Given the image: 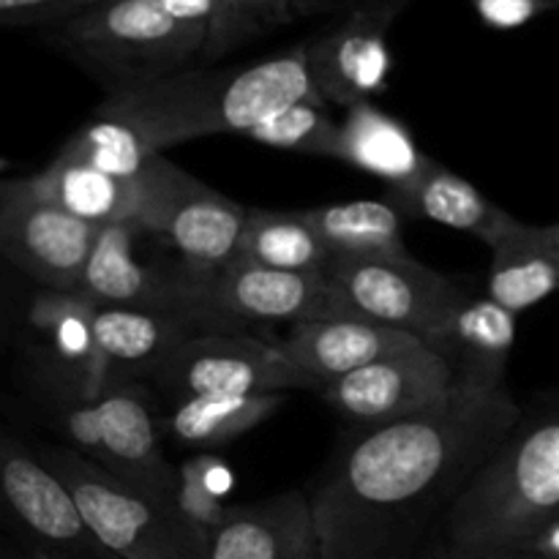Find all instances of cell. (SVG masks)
I'll return each mask as SVG.
<instances>
[{
	"label": "cell",
	"mask_w": 559,
	"mask_h": 559,
	"mask_svg": "<svg viewBox=\"0 0 559 559\" xmlns=\"http://www.w3.org/2000/svg\"><path fill=\"white\" fill-rule=\"evenodd\" d=\"M522 415L500 388L456 391L413 418L358 426L309 491L322 559H409Z\"/></svg>",
	"instance_id": "obj_1"
},
{
	"label": "cell",
	"mask_w": 559,
	"mask_h": 559,
	"mask_svg": "<svg viewBox=\"0 0 559 559\" xmlns=\"http://www.w3.org/2000/svg\"><path fill=\"white\" fill-rule=\"evenodd\" d=\"M559 516V402L524 413L442 516L456 546H522Z\"/></svg>",
	"instance_id": "obj_2"
},
{
	"label": "cell",
	"mask_w": 559,
	"mask_h": 559,
	"mask_svg": "<svg viewBox=\"0 0 559 559\" xmlns=\"http://www.w3.org/2000/svg\"><path fill=\"white\" fill-rule=\"evenodd\" d=\"M44 41L112 93L191 69L207 27L175 20L158 0H107L47 27Z\"/></svg>",
	"instance_id": "obj_3"
},
{
	"label": "cell",
	"mask_w": 559,
	"mask_h": 559,
	"mask_svg": "<svg viewBox=\"0 0 559 559\" xmlns=\"http://www.w3.org/2000/svg\"><path fill=\"white\" fill-rule=\"evenodd\" d=\"M41 462L80 502L87 524L120 559H211L207 533L175 500L145 495L71 448L44 445Z\"/></svg>",
	"instance_id": "obj_4"
},
{
	"label": "cell",
	"mask_w": 559,
	"mask_h": 559,
	"mask_svg": "<svg viewBox=\"0 0 559 559\" xmlns=\"http://www.w3.org/2000/svg\"><path fill=\"white\" fill-rule=\"evenodd\" d=\"M246 218L249 207L202 183L164 153L142 169L134 227L167 243L194 271H218L238 260Z\"/></svg>",
	"instance_id": "obj_5"
},
{
	"label": "cell",
	"mask_w": 559,
	"mask_h": 559,
	"mask_svg": "<svg viewBox=\"0 0 559 559\" xmlns=\"http://www.w3.org/2000/svg\"><path fill=\"white\" fill-rule=\"evenodd\" d=\"M186 267L191 300L211 333H257L298 325L347 306V298L317 273H287L235 260L218 271Z\"/></svg>",
	"instance_id": "obj_6"
},
{
	"label": "cell",
	"mask_w": 559,
	"mask_h": 559,
	"mask_svg": "<svg viewBox=\"0 0 559 559\" xmlns=\"http://www.w3.org/2000/svg\"><path fill=\"white\" fill-rule=\"evenodd\" d=\"M151 382L173 402L194 396L322 391V382L298 369L278 342L229 331L191 336Z\"/></svg>",
	"instance_id": "obj_7"
},
{
	"label": "cell",
	"mask_w": 559,
	"mask_h": 559,
	"mask_svg": "<svg viewBox=\"0 0 559 559\" xmlns=\"http://www.w3.org/2000/svg\"><path fill=\"white\" fill-rule=\"evenodd\" d=\"M325 276L360 314L420 342L469 298L456 278L431 271L413 254L333 257Z\"/></svg>",
	"instance_id": "obj_8"
},
{
	"label": "cell",
	"mask_w": 559,
	"mask_h": 559,
	"mask_svg": "<svg viewBox=\"0 0 559 559\" xmlns=\"http://www.w3.org/2000/svg\"><path fill=\"white\" fill-rule=\"evenodd\" d=\"M102 229L36 191L31 178L0 186V249L41 289L76 293Z\"/></svg>",
	"instance_id": "obj_9"
},
{
	"label": "cell",
	"mask_w": 559,
	"mask_h": 559,
	"mask_svg": "<svg viewBox=\"0 0 559 559\" xmlns=\"http://www.w3.org/2000/svg\"><path fill=\"white\" fill-rule=\"evenodd\" d=\"M0 486L9 511L41 555L52 559H120L98 540L69 486L14 435L0 445Z\"/></svg>",
	"instance_id": "obj_10"
},
{
	"label": "cell",
	"mask_w": 559,
	"mask_h": 559,
	"mask_svg": "<svg viewBox=\"0 0 559 559\" xmlns=\"http://www.w3.org/2000/svg\"><path fill=\"white\" fill-rule=\"evenodd\" d=\"M456 391V374L448 360L429 344H418L328 382L320 396L355 426H385L426 413Z\"/></svg>",
	"instance_id": "obj_11"
},
{
	"label": "cell",
	"mask_w": 559,
	"mask_h": 559,
	"mask_svg": "<svg viewBox=\"0 0 559 559\" xmlns=\"http://www.w3.org/2000/svg\"><path fill=\"white\" fill-rule=\"evenodd\" d=\"M38 347V369L55 404L96 402L109 388L96 342V304L80 293L38 289L27 311Z\"/></svg>",
	"instance_id": "obj_12"
},
{
	"label": "cell",
	"mask_w": 559,
	"mask_h": 559,
	"mask_svg": "<svg viewBox=\"0 0 559 559\" xmlns=\"http://www.w3.org/2000/svg\"><path fill=\"white\" fill-rule=\"evenodd\" d=\"M140 235L134 224L102 227L76 293L85 295L96 306H123V309H147L183 317L205 331L191 304L183 265L180 262L178 265L142 262L134 251V240Z\"/></svg>",
	"instance_id": "obj_13"
},
{
	"label": "cell",
	"mask_w": 559,
	"mask_h": 559,
	"mask_svg": "<svg viewBox=\"0 0 559 559\" xmlns=\"http://www.w3.org/2000/svg\"><path fill=\"white\" fill-rule=\"evenodd\" d=\"M399 11H353L306 44L311 76L328 104L355 107L388 87L393 55L388 31Z\"/></svg>",
	"instance_id": "obj_14"
},
{
	"label": "cell",
	"mask_w": 559,
	"mask_h": 559,
	"mask_svg": "<svg viewBox=\"0 0 559 559\" xmlns=\"http://www.w3.org/2000/svg\"><path fill=\"white\" fill-rule=\"evenodd\" d=\"M104 429V462L98 467L145 495L175 500L178 469L162 448V418L151 407L142 382H115L98 396Z\"/></svg>",
	"instance_id": "obj_15"
},
{
	"label": "cell",
	"mask_w": 559,
	"mask_h": 559,
	"mask_svg": "<svg viewBox=\"0 0 559 559\" xmlns=\"http://www.w3.org/2000/svg\"><path fill=\"white\" fill-rule=\"evenodd\" d=\"M278 344L298 369L328 385L377 360L407 353L424 342L413 333L382 325L347 304L328 314L298 322Z\"/></svg>",
	"instance_id": "obj_16"
},
{
	"label": "cell",
	"mask_w": 559,
	"mask_h": 559,
	"mask_svg": "<svg viewBox=\"0 0 559 559\" xmlns=\"http://www.w3.org/2000/svg\"><path fill=\"white\" fill-rule=\"evenodd\" d=\"M207 546L211 559H322L314 511L304 491L229 506Z\"/></svg>",
	"instance_id": "obj_17"
},
{
	"label": "cell",
	"mask_w": 559,
	"mask_h": 559,
	"mask_svg": "<svg viewBox=\"0 0 559 559\" xmlns=\"http://www.w3.org/2000/svg\"><path fill=\"white\" fill-rule=\"evenodd\" d=\"M519 314L489 295L467 298L424 344L448 360L459 391H500L516 344Z\"/></svg>",
	"instance_id": "obj_18"
},
{
	"label": "cell",
	"mask_w": 559,
	"mask_h": 559,
	"mask_svg": "<svg viewBox=\"0 0 559 559\" xmlns=\"http://www.w3.org/2000/svg\"><path fill=\"white\" fill-rule=\"evenodd\" d=\"M197 333L205 331L164 311L96 306V342L107 366L109 385L153 380L156 371Z\"/></svg>",
	"instance_id": "obj_19"
},
{
	"label": "cell",
	"mask_w": 559,
	"mask_h": 559,
	"mask_svg": "<svg viewBox=\"0 0 559 559\" xmlns=\"http://www.w3.org/2000/svg\"><path fill=\"white\" fill-rule=\"evenodd\" d=\"M388 200L404 213V218L469 233L486 246L500 240L519 224L516 216L497 207L489 197L480 194V189L440 162H431V167L404 189L388 191Z\"/></svg>",
	"instance_id": "obj_20"
},
{
	"label": "cell",
	"mask_w": 559,
	"mask_h": 559,
	"mask_svg": "<svg viewBox=\"0 0 559 559\" xmlns=\"http://www.w3.org/2000/svg\"><path fill=\"white\" fill-rule=\"evenodd\" d=\"M338 162L382 180L388 191L418 180L435 158L426 156L413 131L374 102L355 104L338 123Z\"/></svg>",
	"instance_id": "obj_21"
},
{
	"label": "cell",
	"mask_w": 559,
	"mask_h": 559,
	"mask_svg": "<svg viewBox=\"0 0 559 559\" xmlns=\"http://www.w3.org/2000/svg\"><path fill=\"white\" fill-rule=\"evenodd\" d=\"M27 178L36 186L38 194L98 229L109 224H134L136 218L140 178H115L63 153H58L47 167Z\"/></svg>",
	"instance_id": "obj_22"
},
{
	"label": "cell",
	"mask_w": 559,
	"mask_h": 559,
	"mask_svg": "<svg viewBox=\"0 0 559 559\" xmlns=\"http://www.w3.org/2000/svg\"><path fill=\"white\" fill-rule=\"evenodd\" d=\"M489 249L486 295L508 311L522 314L559 293V260L544 240L540 227L519 222Z\"/></svg>",
	"instance_id": "obj_23"
},
{
	"label": "cell",
	"mask_w": 559,
	"mask_h": 559,
	"mask_svg": "<svg viewBox=\"0 0 559 559\" xmlns=\"http://www.w3.org/2000/svg\"><path fill=\"white\" fill-rule=\"evenodd\" d=\"M284 404L287 393L183 399L162 415V431L180 448H218L271 420Z\"/></svg>",
	"instance_id": "obj_24"
},
{
	"label": "cell",
	"mask_w": 559,
	"mask_h": 559,
	"mask_svg": "<svg viewBox=\"0 0 559 559\" xmlns=\"http://www.w3.org/2000/svg\"><path fill=\"white\" fill-rule=\"evenodd\" d=\"M238 260L273 271L325 276L333 254L304 211L249 207Z\"/></svg>",
	"instance_id": "obj_25"
},
{
	"label": "cell",
	"mask_w": 559,
	"mask_h": 559,
	"mask_svg": "<svg viewBox=\"0 0 559 559\" xmlns=\"http://www.w3.org/2000/svg\"><path fill=\"white\" fill-rule=\"evenodd\" d=\"M333 257L409 254L404 249V213L391 200L333 202L304 211Z\"/></svg>",
	"instance_id": "obj_26"
},
{
	"label": "cell",
	"mask_w": 559,
	"mask_h": 559,
	"mask_svg": "<svg viewBox=\"0 0 559 559\" xmlns=\"http://www.w3.org/2000/svg\"><path fill=\"white\" fill-rule=\"evenodd\" d=\"M58 153L123 180L140 178L151 158L158 156L134 126L102 112H93V118L82 123Z\"/></svg>",
	"instance_id": "obj_27"
},
{
	"label": "cell",
	"mask_w": 559,
	"mask_h": 559,
	"mask_svg": "<svg viewBox=\"0 0 559 559\" xmlns=\"http://www.w3.org/2000/svg\"><path fill=\"white\" fill-rule=\"evenodd\" d=\"M249 140L304 156L336 158L338 120L328 112V102H300L249 131Z\"/></svg>",
	"instance_id": "obj_28"
},
{
	"label": "cell",
	"mask_w": 559,
	"mask_h": 559,
	"mask_svg": "<svg viewBox=\"0 0 559 559\" xmlns=\"http://www.w3.org/2000/svg\"><path fill=\"white\" fill-rule=\"evenodd\" d=\"M293 3L295 0H222L207 31L202 60L213 63L227 58L273 27L293 22Z\"/></svg>",
	"instance_id": "obj_29"
},
{
	"label": "cell",
	"mask_w": 559,
	"mask_h": 559,
	"mask_svg": "<svg viewBox=\"0 0 559 559\" xmlns=\"http://www.w3.org/2000/svg\"><path fill=\"white\" fill-rule=\"evenodd\" d=\"M229 484H233V478H229V469L222 459L207 456V453L191 456L189 462L178 467L175 506L180 508V513L189 522L205 530L207 538H211L213 530L224 522L229 511V506H224Z\"/></svg>",
	"instance_id": "obj_30"
},
{
	"label": "cell",
	"mask_w": 559,
	"mask_h": 559,
	"mask_svg": "<svg viewBox=\"0 0 559 559\" xmlns=\"http://www.w3.org/2000/svg\"><path fill=\"white\" fill-rule=\"evenodd\" d=\"M60 420V431L66 440L71 442V451L82 453L91 462H104V429H102V413H98L96 402H69L55 404Z\"/></svg>",
	"instance_id": "obj_31"
},
{
	"label": "cell",
	"mask_w": 559,
	"mask_h": 559,
	"mask_svg": "<svg viewBox=\"0 0 559 559\" xmlns=\"http://www.w3.org/2000/svg\"><path fill=\"white\" fill-rule=\"evenodd\" d=\"M469 5L491 31H516L538 16L559 11V0H469Z\"/></svg>",
	"instance_id": "obj_32"
},
{
	"label": "cell",
	"mask_w": 559,
	"mask_h": 559,
	"mask_svg": "<svg viewBox=\"0 0 559 559\" xmlns=\"http://www.w3.org/2000/svg\"><path fill=\"white\" fill-rule=\"evenodd\" d=\"M76 0H0V22L5 27H47L69 20Z\"/></svg>",
	"instance_id": "obj_33"
},
{
	"label": "cell",
	"mask_w": 559,
	"mask_h": 559,
	"mask_svg": "<svg viewBox=\"0 0 559 559\" xmlns=\"http://www.w3.org/2000/svg\"><path fill=\"white\" fill-rule=\"evenodd\" d=\"M413 0H295V20H309V16H344L353 11H399L402 14Z\"/></svg>",
	"instance_id": "obj_34"
},
{
	"label": "cell",
	"mask_w": 559,
	"mask_h": 559,
	"mask_svg": "<svg viewBox=\"0 0 559 559\" xmlns=\"http://www.w3.org/2000/svg\"><path fill=\"white\" fill-rule=\"evenodd\" d=\"M431 559H546L519 546H456L442 540Z\"/></svg>",
	"instance_id": "obj_35"
},
{
	"label": "cell",
	"mask_w": 559,
	"mask_h": 559,
	"mask_svg": "<svg viewBox=\"0 0 559 559\" xmlns=\"http://www.w3.org/2000/svg\"><path fill=\"white\" fill-rule=\"evenodd\" d=\"M158 3H162L175 20L207 27V31H211V22L213 16H216L222 0H158Z\"/></svg>",
	"instance_id": "obj_36"
},
{
	"label": "cell",
	"mask_w": 559,
	"mask_h": 559,
	"mask_svg": "<svg viewBox=\"0 0 559 559\" xmlns=\"http://www.w3.org/2000/svg\"><path fill=\"white\" fill-rule=\"evenodd\" d=\"M519 549L535 551V555L546 557V559H559V516L546 522L544 527L535 530L527 540H524Z\"/></svg>",
	"instance_id": "obj_37"
},
{
	"label": "cell",
	"mask_w": 559,
	"mask_h": 559,
	"mask_svg": "<svg viewBox=\"0 0 559 559\" xmlns=\"http://www.w3.org/2000/svg\"><path fill=\"white\" fill-rule=\"evenodd\" d=\"M540 233H544V240L549 243V249L555 251V257L559 260V222L549 224V227H540Z\"/></svg>",
	"instance_id": "obj_38"
},
{
	"label": "cell",
	"mask_w": 559,
	"mask_h": 559,
	"mask_svg": "<svg viewBox=\"0 0 559 559\" xmlns=\"http://www.w3.org/2000/svg\"><path fill=\"white\" fill-rule=\"evenodd\" d=\"M98 3H107V0H76V3H74V14H80V11L91 9V5H98ZM74 14H71V16H74Z\"/></svg>",
	"instance_id": "obj_39"
},
{
	"label": "cell",
	"mask_w": 559,
	"mask_h": 559,
	"mask_svg": "<svg viewBox=\"0 0 559 559\" xmlns=\"http://www.w3.org/2000/svg\"><path fill=\"white\" fill-rule=\"evenodd\" d=\"M33 559H52V557H47V555H38V557H33Z\"/></svg>",
	"instance_id": "obj_40"
}]
</instances>
